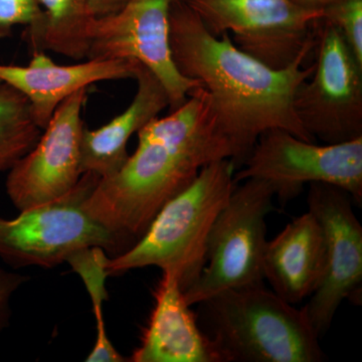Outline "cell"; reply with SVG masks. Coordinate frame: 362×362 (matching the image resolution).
<instances>
[{
    "instance_id": "9a60e30c",
    "label": "cell",
    "mask_w": 362,
    "mask_h": 362,
    "mask_svg": "<svg viewBox=\"0 0 362 362\" xmlns=\"http://www.w3.org/2000/svg\"><path fill=\"white\" fill-rule=\"evenodd\" d=\"M263 270L272 291L288 303L299 304L318 289L325 275L326 247L310 211L293 218L267 242Z\"/></svg>"
},
{
    "instance_id": "ba28073f",
    "label": "cell",
    "mask_w": 362,
    "mask_h": 362,
    "mask_svg": "<svg viewBox=\"0 0 362 362\" xmlns=\"http://www.w3.org/2000/svg\"><path fill=\"white\" fill-rule=\"evenodd\" d=\"M207 30L232 35L240 51L273 69L287 68L313 51L314 28L323 11L292 0H185Z\"/></svg>"
},
{
    "instance_id": "52a82bcc",
    "label": "cell",
    "mask_w": 362,
    "mask_h": 362,
    "mask_svg": "<svg viewBox=\"0 0 362 362\" xmlns=\"http://www.w3.org/2000/svg\"><path fill=\"white\" fill-rule=\"evenodd\" d=\"M250 178L268 182L282 204L297 197L304 185L320 182L342 188L361 206L362 137L317 145L284 129L267 130L233 173L235 185Z\"/></svg>"
},
{
    "instance_id": "ffe728a7",
    "label": "cell",
    "mask_w": 362,
    "mask_h": 362,
    "mask_svg": "<svg viewBox=\"0 0 362 362\" xmlns=\"http://www.w3.org/2000/svg\"><path fill=\"white\" fill-rule=\"evenodd\" d=\"M322 20L337 28L362 66V0H331Z\"/></svg>"
},
{
    "instance_id": "9c48e42d",
    "label": "cell",
    "mask_w": 362,
    "mask_h": 362,
    "mask_svg": "<svg viewBox=\"0 0 362 362\" xmlns=\"http://www.w3.org/2000/svg\"><path fill=\"white\" fill-rule=\"evenodd\" d=\"M314 33V71L297 88L295 112L314 139L352 141L362 137V66L334 26L320 18Z\"/></svg>"
},
{
    "instance_id": "3957f363",
    "label": "cell",
    "mask_w": 362,
    "mask_h": 362,
    "mask_svg": "<svg viewBox=\"0 0 362 362\" xmlns=\"http://www.w3.org/2000/svg\"><path fill=\"white\" fill-rule=\"evenodd\" d=\"M197 305V322L221 362L326 359L305 309L295 308L265 285L226 290Z\"/></svg>"
},
{
    "instance_id": "5b68a950",
    "label": "cell",
    "mask_w": 362,
    "mask_h": 362,
    "mask_svg": "<svg viewBox=\"0 0 362 362\" xmlns=\"http://www.w3.org/2000/svg\"><path fill=\"white\" fill-rule=\"evenodd\" d=\"M99 180L94 173H84L65 197L20 211L11 220L0 218V258L13 268H54L87 247L117 255L129 249L120 235L86 211V199Z\"/></svg>"
},
{
    "instance_id": "277c9868",
    "label": "cell",
    "mask_w": 362,
    "mask_h": 362,
    "mask_svg": "<svg viewBox=\"0 0 362 362\" xmlns=\"http://www.w3.org/2000/svg\"><path fill=\"white\" fill-rule=\"evenodd\" d=\"M230 159L202 169L185 189L166 202L144 235L115 258H108V276L156 266L173 272L183 292L201 276L206 262L211 226L230 199L235 182Z\"/></svg>"
},
{
    "instance_id": "8992f818",
    "label": "cell",
    "mask_w": 362,
    "mask_h": 362,
    "mask_svg": "<svg viewBox=\"0 0 362 362\" xmlns=\"http://www.w3.org/2000/svg\"><path fill=\"white\" fill-rule=\"evenodd\" d=\"M242 182L235 185L211 226L206 266L185 291L190 306L226 290L265 285L266 220L274 209L275 192L257 178Z\"/></svg>"
},
{
    "instance_id": "ac0fdd59",
    "label": "cell",
    "mask_w": 362,
    "mask_h": 362,
    "mask_svg": "<svg viewBox=\"0 0 362 362\" xmlns=\"http://www.w3.org/2000/svg\"><path fill=\"white\" fill-rule=\"evenodd\" d=\"M42 131L28 100L0 82V173L11 170L35 146Z\"/></svg>"
},
{
    "instance_id": "5bb4252c",
    "label": "cell",
    "mask_w": 362,
    "mask_h": 362,
    "mask_svg": "<svg viewBox=\"0 0 362 362\" xmlns=\"http://www.w3.org/2000/svg\"><path fill=\"white\" fill-rule=\"evenodd\" d=\"M154 308L132 362H221L173 272L163 271Z\"/></svg>"
},
{
    "instance_id": "8fae6325",
    "label": "cell",
    "mask_w": 362,
    "mask_h": 362,
    "mask_svg": "<svg viewBox=\"0 0 362 362\" xmlns=\"http://www.w3.org/2000/svg\"><path fill=\"white\" fill-rule=\"evenodd\" d=\"M309 187L308 211L322 228L326 271L322 283L303 308L321 338L344 300L361 301L362 226L349 192L327 183L314 182Z\"/></svg>"
},
{
    "instance_id": "e0dca14e",
    "label": "cell",
    "mask_w": 362,
    "mask_h": 362,
    "mask_svg": "<svg viewBox=\"0 0 362 362\" xmlns=\"http://www.w3.org/2000/svg\"><path fill=\"white\" fill-rule=\"evenodd\" d=\"M42 21L28 44L33 52L51 51L87 59L95 18L86 0H39Z\"/></svg>"
},
{
    "instance_id": "4fadbf2b",
    "label": "cell",
    "mask_w": 362,
    "mask_h": 362,
    "mask_svg": "<svg viewBox=\"0 0 362 362\" xmlns=\"http://www.w3.org/2000/svg\"><path fill=\"white\" fill-rule=\"evenodd\" d=\"M138 64L126 59H87L76 65H58L45 52H33L28 66L0 64V82L28 100L33 119L42 130L71 95L103 81L134 78Z\"/></svg>"
},
{
    "instance_id": "d6986e66",
    "label": "cell",
    "mask_w": 362,
    "mask_h": 362,
    "mask_svg": "<svg viewBox=\"0 0 362 362\" xmlns=\"http://www.w3.org/2000/svg\"><path fill=\"white\" fill-rule=\"evenodd\" d=\"M102 247H88L71 255L68 259L73 270L82 278L87 288L97 322V338L94 347L86 361L124 362L127 361L112 344L107 334L103 319V302L108 298L106 280L109 277L106 270L107 256Z\"/></svg>"
},
{
    "instance_id": "7c38bea8",
    "label": "cell",
    "mask_w": 362,
    "mask_h": 362,
    "mask_svg": "<svg viewBox=\"0 0 362 362\" xmlns=\"http://www.w3.org/2000/svg\"><path fill=\"white\" fill-rule=\"evenodd\" d=\"M87 96L88 88L59 105L35 146L8 171L6 192L18 211L65 197L82 177V114Z\"/></svg>"
},
{
    "instance_id": "603a6c76",
    "label": "cell",
    "mask_w": 362,
    "mask_h": 362,
    "mask_svg": "<svg viewBox=\"0 0 362 362\" xmlns=\"http://www.w3.org/2000/svg\"><path fill=\"white\" fill-rule=\"evenodd\" d=\"M95 18H103L120 11L128 0H86Z\"/></svg>"
},
{
    "instance_id": "cb8c5ba5",
    "label": "cell",
    "mask_w": 362,
    "mask_h": 362,
    "mask_svg": "<svg viewBox=\"0 0 362 362\" xmlns=\"http://www.w3.org/2000/svg\"><path fill=\"white\" fill-rule=\"evenodd\" d=\"M292 1L304 8L323 11L324 7L327 6L331 0H292Z\"/></svg>"
},
{
    "instance_id": "7a4b0ae2",
    "label": "cell",
    "mask_w": 362,
    "mask_h": 362,
    "mask_svg": "<svg viewBox=\"0 0 362 362\" xmlns=\"http://www.w3.org/2000/svg\"><path fill=\"white\" fill-rule=\"evenodd\" d=\"M138 144L122 168L100 178L86 211L130 247L144 235L166 202L185 189L202 168L235 158L206 90L197 87L168 116L138 131Z\"/></svg>"
},
{
    "instance_id": "30bf717a",
    "label": "cell",
    "mask_w": 362,
    "mask_h": 362,
    "mask_svg": "<svg viewBox=\"0 0 362 362\" xmlns=\"http://www.w3.org/2000/svg\"><path fill=\"white\" fill-rule=\"evenodd\" d=\"M175 0H128L115 13L97 18L90 30L87 59H126L148 69L163 86L170 111L202 87L181 75L173 62L169 14Z\"/></svg>"
},
{
    "instance_id": "2e32d148",
    "label": "cell",
    "mask_w": 362,
    "mask_h": 362,
    "mask_svg": "<svg viewBox=\"0 0 362 362\" xmlns=\"http://www.w3.org/2000/svg\"><path fill=\"white\" fill-rule=\"evenodd\" d=\"M134 78L137 92L127 109L98 129L85 128L81 149L83 175L105 178L118 173L129 157L130 138L169 107L163 86L148 69L138 64Z\"/></svg>"
},
{
    "instance_id": "7402d4cb",
    "label": "cell",
    "mask_w": 362,
    "mask_h": 362,
    "mask_svg": "<svg viewBox=\"0 0 362 362\" xmlns=\"http://www.w3.org/2000/svg\"><path fill=\"white\" fill-rule=\"evenodd\" d=\"M28 280V276L0 268V333L11 323L14 294Z\"/></svg>"
},
{
    "instance_id": "6da1fadb",
    "label": "cell",
    "mask_w": 362,
    "mask_h": 362,
    "mask_svg": "<svg viewBox=\"0 0 362 362\" xmlns=\"http://www.w3.org/2000/svg\"><path fill=\"white\" fill-rule=\"evenodd\" d=\"M173 62L181 75L206 90L221 129L235 149V170L249 156L262 133L284 129L314 142L294 109L297 88L314 71L304 66V52L285 69L271 68L240 51L228 33L214 37L187 6L175 0L169 14Z\"/></svg>"
},
{
    "instance_id": "44dd1931",
    "label": "cell",
    "mask_w": 362,
    "mask_h": 362,
    "mask_svg": "<svg viewBox=\"0 0 362 362\" xmlns=\"http://www.w3.org/2000/svg\"><path fill=\"white\" fill-rule=\"evenodd\" d=\"M42 21L39 0H0V37L11 35L14 26L25 25L28 40L37 33Z\"/></svg>"
}]
</instances>
